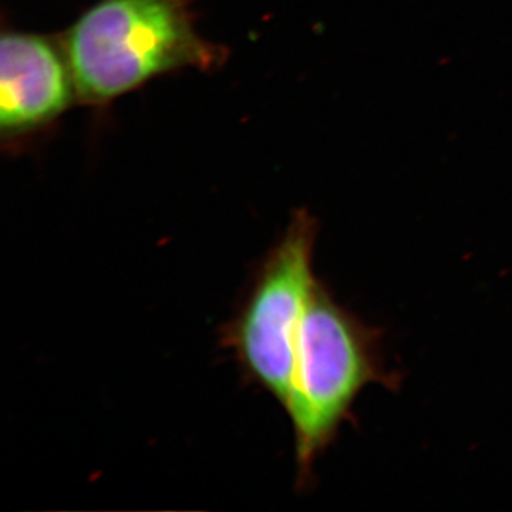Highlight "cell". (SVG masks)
<instances>
[{"label":"cell","mask_w":512,"mask_h":512,"mask_svg":"<svg viewBox=\"0 0 512 512\" xmlns=\"http://www.w3.org/2000/svg\"><path fill=\"white\" fill-rule=\"evenodd\" d=\"M77 96L106 103L158 74L211 69L220 47L195 30L191 0H99L64 36Z\"/></svg>","instance_id":"obj_1"},{"label":"cell","mask_w":512,"mask_h":512,"mask_svg":"<svg viewBox=\"0 0 512 512\" xmlns=\"http://www.w3.org/2000/svg\"><path fill=\"white\" fill-rule=\"evenodd\" d=\"M369 384L396 387L387 370L380 333L369 328L316 282L303 313L295 372L285 412L295 434L299 477L329 447L345 421L352 420L357 396Z\"/></svg>","instance_id":"obj_2"},{"label":"cell","mask_w":512,"mask_h":512,"mask_svg":"<svg viewBox=\"0 0 512 512\" xmlns=\"http://www.w3.org/2000/svg\"><path fill=\"white\" fill-rule=\"evenodd\" d=\"M319 224L306 208L293 214L284 237L269 251L224 342L239 365L282 407L291 394L303 313L318 279L313 252Z\"/></svg>","instance_id":"obj_3"},{"label":"cell","mask_w":512,"mask_h":512,"mask_svg":"<svg viewBox=\"0 0 512 512\" xmlns=\"http://www.w3.org/2000/svg\"><path fill=\"white\" fill-rule=\"evenodd\" d=\"M76 93L64 52L46 37L5 33L0 43V130L16 137L55 120Z\"/></svg>","instance_id":"obj_4"}]
</instances>
